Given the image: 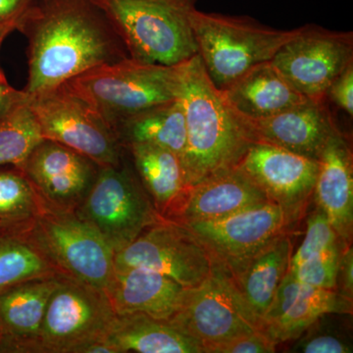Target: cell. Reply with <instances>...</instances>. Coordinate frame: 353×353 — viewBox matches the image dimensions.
I'll return each instance as SVG.
<instances>
[{
  "mask_svg": "<svg viewBox=\"0 0 353 353\" xmlns=\"http://www.w3.org/2000/svg\"><path fill=\"white\" fill-rule=\"evenodd\" d=\"M18 31L27 37L29 77L25 94L63 85L83 72L129 57L94 0H34Z\"/></svg>",
  "mask_w": 353,
  "mask_h": 353,
  "instance_id": "obj_1",
  "label": "cell"
},
{
  "mask_svg": "<svg viewBox=\"0 0 353 353\" xmlns=\"http://www.w3.org/2000/svg\"><path fill=\"white\" fill-rule=\"evenodd\" d=\"M187 129L183 168L189 188L216 172L238 166L256 143L248 121L231 108L194 55L180 64V92Z\"/></svg>",
  "mask_w": 353,
  "mask_h": 353,
  "instance_id": "obj_2",
  "label": "cell"
},
{
  "mask_svg": "<svg viewBox=\"0 0 353 353\" xmlns=\"http://www.w3.org/2000/svg\"><path fill=\"white\" fill-rule=\"evenodd\" d=\"M130 57L148 63H182L197 54L192 30L196 0H94Z\"/></svg>",
  "mask_w": 353,
  "mask_h": 353,
  "instance_id": "obj_3",
  "label": "cell"
},
{
  "mask_svg": "<svg viewBox=\"0 0 353 353\" xmlns=\"http://www.w3.org/2000/svg\"><path fill=\"white\" fill-rule=\"evenodd\" d=\"M180 64L148 63L129 57L88 70L65 83L113 130L123 118L178 99Z\"/></svg>",
  "mask_w": 353,
  "mask_h": 353,
  "instance_id": "obj_4",
  "label": "cell"
},
{
  "mask_svg": "<svg viewBox=\"0 0 353 353\" xmlns=\"http://www.w3.org/2000/svg\"><path fill=\"white\" fill-rule=\"evenodd\" d=\"M192 30L209 78L219 88H226L256 65L271 61L299 28L276 30L250 18L205 13L194 8Z\"/></svg>",
  "mask_w": 353,
  "mask_h": 353,
  "instance_id": "obj_5",
  "label": "cell"
},
{
  "mask_svg": "<svg viewBox=\"0 0 353 353\" xmlns=\"http://www.w3.org/2000/svg\"><path fill=\"white\" fill-rule=\"evenodd\" d=\"M75 213L101 234L114 253L124 250L146 229L163 220L136 171L128 163L127 153L118 166L101 167Z\"/></svg>",
  "mask_w": 353,
  "mask_h": 353,
  "instance_id": "obj_6",
  "label": "cell"
},
{
  "mask_svg": "<svg viewBox=\"0 0 353 353\" xmlns=\"http://www.w3.org/2000/svg\"><path fill=\"white\" fill-rule=\"evenodd\" d=\"M62 276L106 292L115 271L112 248L75 212L46 211L23 236Z\"/></svg>",
  "mask_w": 353,
  "mask_h": 353,
  "instance_id": "obj_7",
  "label": "cell"
},
{
  "mask_svg": "<svg viewBox=\"0 0 353 353\" xmlns=\"http://www.w3.org/2000/svg\"><path fill=\"white\" fill-rule=\"evenodd\" d=\"M43 139L85 155L99 167L118 166L126 150L99 112L66 83L27 95Z\"/></svg>",
  "mask_w": 353,
  "mask_h": 353,
  "instance_id": "obj_8",
  "label": "cell"
},
{
  "mask_svg": "<svg viewBox=\"0 0 353 353\" xmlns=\"http://www.w3.org/2000/svg\"><path fill=\"white\" fill-rule=\"evenodd\" d=\"M116 317L105 292L61 276L48 301L34 353H81L108 339Z\"/></svg>",
  "mask_w": 353,
  "mask_h": 353,
  "instance_id": "obj_9",
  "label": "cell"
},
{
  "mask_svg": "<svg viewBox=\"0 0 353 353\" xmlns=\"http://www.w3.org/2000/svg\"><path fill=\"white\" fill-rule=\"evenodd\" d=\"M176 329L206 348L245 334L261 331L227 269L216 262L210 277L187 289L180 307L169 320Z\"/></svg>",
  "mask_w": 353,
  "mask_h": 353,
  "instance_id": "obj_10",
  "label": "cell"
},
{
  "mask_svg": "<svg viewBox=\"0 0 353 353\" xmlns=\"http://www.w3.org/2000/svg\"><path fill=\"white\" fill-rule=\"evenodd\" d=\"M271 63L304 97L326 101L331 83L353 64L352 32L303 26L277 51Z\"/></svg>",
  "mask_w": 353,
  "mask_h": 353,
  "instance_id": "obj_11",
  "label": "cell"
},
{
  "mask_svg": "<svg viewBox=\"0 0 353 353\" xmlns=\"http://www.w3.org/2000/svg\"><path fill=\"white\" fill-rule=\"evenodd\" d=\"M216 261L187 227L162 220L114 255L115 269L141 267L163 274L185 289L205 282Z\"/></svg>",
  "mask_w": 353,
  "mask_h": 353,
  "instance_id": "obj_12",
  "label": "cell"
},
{
  "mask_svg": "<svg viewBox=\"0 0 353 353\" xmlns=\"http://www.w3.org/2000/svg\"><path fill=\"white\" fill-rule=\"evenodd\" d=\"M292 224L284 209L269 201L219 219L183 226L203 243L217 263L232 273L269 241L287 233Z\"/></svg>",
  "mask_w": 353,
  "mask_h": 353,
  "instance_id": "obj_13",
  "label": "cell"
},
{
  "mask_svg": "<svg viewBox=\"0 0 353 353\" xmlns=\"http://www.w3.org/2000/svg\"><path fill=\"white\" fill-rule=\"evenodd\" d=\"M46 211L75 212L99 175V166L68 146L43 139L20 167Z\"/></svg>",
  "mask_w": 353,
  "mask_h": 353,
  "instance_id": "obj_14",
  "label": "cell"
},
{
  "mask_svg": "<svg viewBox=\"0 0 353 353\" xmlns=\"http://www.w3.org/2000/svg\"><path fill=\"white\" fill-rule=\"evenodd\" d=\"M238 166L284 209L292 223L303 215L313 196L319 171L318 160L262 141L252 143Z\"/></svg>",
  "mask_w": 353,
  "mask_h": 353,
  "instance_id": "obj_15",
  "label": "cell"
},
{
  "mask_svg": "<svg viewBox=\"0 0 353 353\" xmlns=\"http://www.w3.org/2000/svg\"><path fill=\"white\" fill-rule=\"evenodd\" d=\"M352 314V301L334 290L305 284L288 271L263 319L261 331L276 343L294 341L325 314Z\"/></svg>",
  "mask_w": 353,
  "mask_h": 353,
  "instance_id": "obj_16",
  "label": "cell"
},
{
  "mask_svg": "<svg viewBox=\"0 0 353 353\" xmlns=\"http://www.w3.org/2000/svg\"><path fill=\"white\" fill-rule=\"evenodd\" d=\"M246 121L256 141L270 143L315 160H319L330 139L340 131L327 108L326 101L308 99L270 117Z\"/></svg>",
  "mask_w": 353,
  "mask_h": 353,
  "instance_id": "obj_17",
  "label": "cell"
},
{
  "mask_svg": "<svg viewBox=\"0 0 353 353\" xmlns=\"http://www.w3.org/2000/svg\"><path fill=\"white\" fill-rule=\"evenodd\" d=\"M269 201L266 192L236 166L216 172L190 187L173 222L185 225L219 219Z\"/></svg>",
  "mask_w": 353,
  "mask_h": 353,
  "instance_id": "obj_18",
  "label": "cell"
},
{
  "mask_svg": "<svg viewBox=\"0 0 353 353\" xmlns=\"http://www.w3.org/2000/svg\"><path fill=\"white\" fill-rule=\"evenodd\" d=\"M61 276L26 281L0 292V352L34 353L48 301Z\"/></svg>",
  "mask_w": 353,
  "mask_h": 353,
  "instance_id": "obj_19",
  "label": "cell"
},
{
  "mask_svg": "<svg viewBox=\"0 0 353 353\" xmlns=\"http://www.w3.org/2000/svg\"><path fill=\"white\" fill-rule=\"evenodd\" d=\"M313 197L339 236L352 243L353 231V160L350 141L338 131L320 155Z\"/></svg>",
  "mask_w": 353,
  "mask_h": 353,
  "instance_id": "obj_20",
  "label": "cell"
},
{
  "mask_svg": "<svg viewBox=\"0 0 353 353\" xmlns=\"http://www.w3.org/2000/svg\"><path fill=\"white\" fill-rule=\"evenodd\" d=\"M185 288L141 267L115 269L106 294L116 314L143 313L169 321L180 307Z\"/></svg>",
  "mask_w": 353,
  "mask_h": 353,
  "instance_id": "obj_21",
  "label": "cell"
},
{
  "mask_svg": "<svg viewBox=\"0 0 353 353\" xmlns=\"http://www.w3.org/2000/svg\"><path fill=\"white\" fill-rule=\"evenodd\" d=\"M124 148L158 215L173 222L190 190L180 157L166 148L146 143H132Z\"/></svg>",
  "mask_w": 353,
  "mask_h": 353,
  "instance_id": "obj_22",
  "label": "cell"
},
{
  "mask_svg": "<svg viewBox=\"0 0 353 353\" xmlns=\"http://www.w3.org/2000/svg\"><path fill=\"white\" fill-rule=\"evenodd\" d=\"M221 90L231 108L246 120L270 117L308 101L271 61L252 67Z\"/></svg>",
  "mask_w": 353,
  "mask_h": 353,
  "instance_id": "obj_23",
  "label": "cell"
},
{
  "mask_svg": "<svg viewBox=\"0 0 353 353\" xmlns=\"http://www.w3.org/2000/svg\"><path fill=\"white\" fill-rule=\"evenodd\" d=\"M292 250V239L287 232L269 241L230 273L261 325L279 285L289 271Z\"/></svg>",
  "mask_w": 353,
  "mask_h": 353,
  "instance_id": "obj_24",
  "label": "cell"
},
{
  "mask_svg": "<svg viewBox=\"0 0 353 353\" xmlns=\"http://www.w3.org/2000/svg\"><path fill=\"white\" fill-rule=\"evenodd\" d=\"M319 208L309 215L305 236L292 253L289 272L301 282L336 290V271L345 245Z\"/></svg>",
  "mask_w": 353,
  "mask_h": 353,
  "instance_id": "obj_25",
  "label": "cell"
},
{
  "mask_svg": "<svg viewBox=\"0 0 353 353\" xmlns=\"http://www.w3.org/2000/svg\"><path fill=\"white\" fill-rule=\"evenodd\" d=\"M106 340L117 353H204L170 322L143 313L117 315Z\"/></svg>",
  "mask_w": 353,
  "mask_h": 353,
  "instance_id": "obj_26",
  "label": "cell"
},
{
  "mask_svg": "<svg viewBox=\"0 0 353 353\" xmlns=\"http://www.w3.org/2000/svg\"><path fill=\"white\" fill-rule=\"evenodd\" d=\"M113 131L123 148L132 143L157 145L175 153L183 162L187 129L179 97L123 118L114 125Z\"/></svg>",
  "mask_w": 353,
  "mask_h": 353,
  "instance_id": "obj_27",
  "label": "cell"
},
{
  "mask_svg": "<svg viewBox=\"0 0 353 353\" xmlns=\"http://www.w3.org/2000/svg\"><path fill=\"white\" fill-rule=\"evenodd\" d=\"M46 211L20 168L0 167V238L22 239Z\"/></svg>",
  "mask_w": 353,
  "mask_h": 353,
  "instance_id": "obj_28",
  "label": "cell"
},
{
  "mask_svg": "<svg viewBox=\"0 0 353 353\" xmlns=\"http://www.w3.org/2000/svg\"><path fill=\"white\" fill-rule=\"evenodd\" d=\"M43 139L25 94L0 117V167H20Z\"/></svg>",
  "mask_w": 353,
  "mask_h": 353,
  "instance_id": "obj_29",
  "label": "cell"
},
{
  "mask_svg": "<svg viewBox=\"0 0 353 353\" xmlns=\"http://www.w3.org/2000/svg\"><path fill=\"white\" fill-rule=\"evenodd\" d=\"M57 275L60 274L27 241L0 238V292L26 281Z\"/></svg>",
  "mask_w": 353,
  "mask_h": 353,
  "instance_id": "obj_30",
  "label": "cell"
},
{
  "mask_svg": "<svg viewBox=\"0 0 353 353\" xmlns=\"http://www.w3.org/2000/svg\"><path fill=\"white\" fill-rule=\"evenodd\" d=\"M332 314V313H331ZM330 314L321 316L301 336L296 339V345L290 352L303 353H350L352 341L341 336L338 330L329 326Z\"/></svg>",
  "mask_w": 353,
  "mask_h": 353,
  "instance_id": "obj_31",
  "label": "cell"
},
{
  "mask_svg": "<svg viewBox=\"0 0 353 353\" xmlns=\"http://www.w3.org/2000/svg\"><path fill=\"white\" fill-rule=\"evenodd\" d=\"M277 345L263 332L257 331L209 347L205 353H271L276 352Z\"/></svg>",
  "mask_w": 353,
  "mask_h": 353,
  "instance_id": "obj_32",
  "label": "cell"
},
{
  "mask_svg": "<svg viewBox=\"0 0 353 353\" xmlns=\"http://www.w3.org/2000/svg\"><path fill=\"white\" fill-rule=\"evenodd\" d=\"M330 99L338 108L353 115V64L350 65L330 85L326 92Z\"/></svg>",
  "mask_w": 353,
  "mask_h": 353,
  "instance_id": "obj_33",
  "label": "cell"
},
{
  "mask_svg": "<svg viewBox=\"0 0 353 353\" xmlns=\"http://www.w3.org/2000/svg\"><path fill=\"white\" fill-rule=\"evenodd\" d=\"M336 290L350 301L353 299V252L350 243L341 250L336 271Z\"/></svg>",
  "mask_w": 353,
  "mask_h": 353,
  "instance_id": "obj_34",
  "label": "cell"
},
{
  "mask_svg": "<svg viewBox=\"0 0 353 353\" xmlns=\"http://www.w3.org/2000/svg\"><path fill=\"white\" fill-rule=\"evenodd\" d=\"M24 95V90L14 88L7 81L3 71L0 69V117H2Z\"/></svg>",
  "mask_w": 353,
  "mask_h": 353,
  "instance_id": "obj_35",
  "label": "cell"
},
{
  "mask_svg": "<svg viewBox=\"0 0 353 353\" xmlns=\"http://www.w3.org/2000/svg\"><path fill=\"white\" fill-rule=\"evenodd\" d=\"M34 0H0V22L21 21Z\"/></svg>",
  "mask_w": 353,
  "mask_h": 353,
  "instance_id": "obj_36",
  "label": "cell"
},
{
  "mask_svg": "<svg viewBox=\"0 0 353 353\" xmlns=\"http://www.w3.org/2000/svg\"><path fill=\"white\" fill-rule=\"evenodd\" d=\"M21 21H7V22H0V48L3 43L4 39L10 32L16 31L19 28Z\"/></svg>",
  "mask_w": 353,
  "mask_h": 353,
  "instance_id": "obj_37",
  "label": "cell"
},
{
  "mask_svg": "<svg viewBox=\"0 0 353 353\" xmlns=\"http://www.w3.org/2000/svg\"><path fill=\"white\" fill-rule=\"evenodd\" d=\"M1 341H2V336H1V333H0V343H1Z\"/></svg>",
  "mask_w": 353,
  "mask_h": 353,
  "instance_id": "obj_38",
  "label": "cell"
}]
</instances>
